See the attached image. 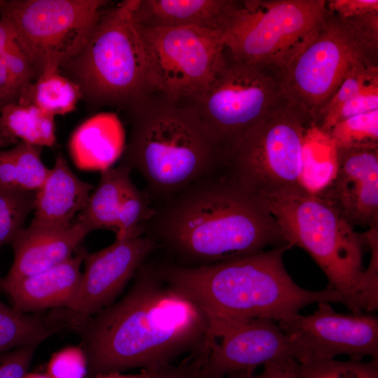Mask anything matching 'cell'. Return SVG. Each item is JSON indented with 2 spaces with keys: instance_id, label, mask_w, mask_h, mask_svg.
Returning <instances> with one entry per match:
<instances>
[{
  "instance_id": "obj_1",
  "label": "cell",
  "mask_w": 378,
  "mask_h": 378,
  "mask_svg": "<svg viewBox=\"0 0 378 378\" xmlns=\"http://www.w3.org/2000/svg\"><path fill=\"white\" fill-rule=\"evenodd\" d=\"M94 377L141 368L155 370L198 355L214 336L206 312L144 262L127 293L75 330Z\"/></svg>"
},
{
  "instance_id": "obj_2",
  "label": "cell",
  "mask_w": 378,
  "mask_h": 378,
  "mask_svg": "<svg viewBox=\"0 0 378 378\" xmlns=\"http://www.w3.org/2000/svg\"><path fill=\"white\" fill-rule=\"evenodd\" d=\"M154 207L144 234L177 265L206 266L289 244L274 217L218 171Z\"/></svg>"
},
{
  "instance_id": "obj_3",
  "label": "cell",
  "mask_w": 378,
  "mask_h": 378,
  "mask_svg": "<svg viewBox=\"0 0 378 378\" xmlns=\"http://www.w3.org/2000/svg\"><path fill=\"white\" fill-rule=\"evenodd\" d=\"M291 247L284 244L202 267L169 262L155 267L172 288L220 317L279 322L311 304L342 303L340 294L329 286L309 290L294 282L283 262L284 253Z\"/></svg>"
},
{
  "instance_id": "obj_4",
  "label": "cell",
  "mask_w": 378,
  "mask_h": 378,
  "mask_svg": "<svg viewBox=\"0 0 378 378\" xmlns=\"http://www.w3.org/2000/svg\"><path fill=\"white\" fill-rule=\"evenodd\" d=\"M127 114L121 162L141 175L153 206L220 169L222 151L192 104L151 93Z\"/></svg>"
},
{
  "instance_id": "obj_5",
  "label": "cell",
  "mask_w": 378,
  "mask_h": 378,
  "mask_svg": "<svg viewBox=\"0 0 378 378\" xmlns=\"http://www.w3.org/2000/svg\"><path fill=\"white\" fill-rule=\"evenodd\" d=\"M139 0L107 7L78 52L59 72L92 107L129 113L152 92L144 43L134 20Z\"/></svg>"
},
{
  "instance_id": "obj_6",
  "label": "cell",
  "mask_w": 378,
  "mask_h": 378,
  "mask_svg": "<svg viewBox=\"0 0 378 378\" xmlns=\"http://www.w3.org/2000/svg\"><path fill=\"white\" fill-rule=\"evenodd\" d=\"M314 118L285 97L226 153L219 169L254 198L310 190L304 181Z\"/></svg>"
},
{
  "instance_id": "obj_7",
  "label": "cell",
  "mask_w": 378,
  "mask_h": 378,
  "mask_svg": "<svg viewBox=\"0 0 378 378\" xmlns=\"http://www.w3.org/2000/svg\"><path fill=\"white\" fill-rule=\"evenodd\" d=\"M275 219L291 246L314 260L353 314H360L358 288L368 233L360 234L311 190L255 199Z\"/></svg>"
},
{
  "instance_id": "obj_8",
  "label": "cell",
  "mask_w": 378,
  "mask_h": 378,
  "mask_svg": "<svg viewBox=\"0 0 378 378\" xmlns=\"http://www.w3.org/2000/svg\"><path fill=\"white\" fill-rule=\"evenodd\" d=\"M360 65H378V13L342 18L328 10L314 38L281 72L283 94L316 121L346 75Z\"/></svg>"
},
{
  "instance_id": "obj_9",
  "label": "cell",
  "mask_w": 378,
  "mask_h": 378,
  "mask_svg": "<svg viewBox=\"0 0 378 378\" xmlns=\"http://www.w3.org/2000/svg\"><path fill=\"white\" fill-rule=\"evenodd\" d=\"M327 13L326 0H235L222 40L235 60L281 74L312 41Z\"/></svg>"
},
{
  "instance_id": "obj_10",
  "label": "cell",
  "mask_w": 378,
  "mask_h": 378,
  "mask_svg": "<svg viewBox=\"0 0 378 378\" xmlns=\"http://www.w3.org/2000/svg\"><path fill=\"white\" fill-rule=\"evenodd\" d=\"M109 4L106 0H0V20L11 30L37 80L59 71L78 52Z\"/></svg>"
},
{
  "instance_id": "obj_11",
  "label": "cell",
  "mask_w": 378,
  "mask_h": 378,
  "mask_svg": "<svg viewBox=\"0 0 378 378\" xmlns=\"http://www.w3.org/2000/svg\"><path fill=\"white\" fill-rule=\"evenodd\" d=\"M276 69L233 59L223 64L207 88L189 104L197 111L224 158L231 147L284 97Z\"/></svg>"
},
{
  "instance_id": "obj_12",
  "label": "cell",
  "mask_w": 378,
  "mask_h": 378,
  "mask_svg": "<svg viewBox=\"0 0 378 378\" xmlns=\"http://www.w3.org/2000/svg\"><path fill=\"white\" fill-rule=\"evenodd\" d=\"M138 29L152 92L168 99L190 103L223 63L225 48L219 34L191 28Z\"/></svg>"
},
{
  "instance_id": "obj_13",
  "label": "cell",
  "mask_w": 378,
  "mask_h": 378,
  "mask_svg": "<svg viewBox=\"0 0 378 378\" xmlns=\"http://www.w3.org/2000/svg\"><path fill=\"white\" fill-rule=\"evenodd\" d=\"M207 314L214 337L200 358L202 369L209 377L253 373L259 366L285 358L301 361L299 349L278 322L264 318L233 319Z\"/></svg>"
},
{
  "instance_id": "obj_14",
  "label": "cell",
  "mask_w": 378,
  "mask_h": 378,
  "mask_svg": "<svg viewBox=\"0 0 378 378\" xmlns=\"http://www.w3.org/2000/svg\"><path fill=\"white\" fill-rule=\"evenodd\" d=\"M279 326L299 349L302 359H334L340 355L350 359L378 358V318L368 314L336 312L330 302L318 303L307 316L300 313Z\"/></svg>"
},
{
  "instance_id": "obj_15",
  "label": "cell",
  "mask_w": 378,
  "mask_h": 378,
  "mask_svg": "<svg viewBox=\"0 0 378 378\" xmlns=\"http://www.w3.org/2000/svg\"><path fill=\"white\" fill-rule=\"evenodd\" d=\"M158 248L150 237L134 234L115 238L99 251L87 252L77 293L67 309L86 319L112 304Z\"/></svg>"
},
{
  "instance_id": "obj_16",
  "label": "cell",
  "mask_w": 378,
  "mask_h": 378,
  "mask_svg": "<svg viewBox=\"0 0 378 378\" xmlns=\"http://www.w3.org/2000/svg\"><path fill=\"white\" fill-rule=\"evenodd\" d=\"M334 153V176L314 192L353 227H378V146Z\"/></svg>"
},
{
  "instance_id": "obj_17",
  "label": "cell",
  "mask_w": 378,
  "mask_h": 378,
  "mask_svg": "<svg viewBox=\"0 0 378 378\" xmlns=\"http://www.w3.org/2000/svg\"><path fill=\"white\" fill-rule=\"evenodd\" d=\"M90 233L75 218L69 225L57 226L32 222L24 227L10 243L14 258L3 279L15 281L31 276L71 258Z\"/></svg>"
},
{
  "instance_id": "obj_18",
  "label": "cell",
  "mask_w": 378,
  "mask_h": 378,
  "mask_svg": "<svg viewBox=\"0 0 378 378\" xmlns=\"http://www.w3.org/2000/svg\"><path fill=\"white\" fill-rule=\"evenodd\" d=\"M87 251L80 248L69 260L42 272L15 281L0 278V291L22 313L67 308L81 280V265Z\"/></svg>"
},
{
  "instance_id": "obj_19",
  "label": "cell",
  "mask_w": 378,
  "mask_h": 378,
  "mask_svg": "<svg viewBox=\"0 0 378 378\" xmlns=\"http://www.w3.org/2000/svg\"><path fill=\"white\" fill-rule=\"evenodd\" d=\"M235 0H139L134 20L139 28H191L219 34Z\"/></svg>"
},
{
  "instance_id": "obj_20",
  "label": "cell",
  "mask_w": 378,
  "mask_h": 378,
  "mask_svg": "<svg viewBox=\"0 0 378 378\" xmlns=\"http://www.w3.org/2000/svg\"><path fill=\"white\" fill-rule=\"evenodd\" d=\"M94 187L80 179L66 160L57 156L41 188L35 192L32 222L69 225L84 209Z\"/></svg>"
},
{
  "instance_id": "obj_21",
  "label": "cell",
  "mask_w": 378,
  "mask_h": 378,
  "mask_svg": "<svg viewBox=\"0 0 378 378\" xmlns=\"http://www.w3.org/2000/svg\"><path fill=\"white\" fill-rule=\"evenodd\" d=\"M122 122L114 113H100L79 125L72 134L69 151L83 171L103 172L121 158L126 145Z\"/></svg>"
},
{
  "instance_id": "obj_22",
  "label": "cell",
  "mask_w": 378,
  "mask_h": 378,
  "mask_svg": "<svg viewBox=\"0 0 378 378\" xmlns=\"http://www.w3.org/2000/svg\"><path fill=\"white\" fill-rule=\"evenodd\" d=\"M76 325V316L66 308L22 313L0 301V355L22 346H37L63 330H74Z\"/></svg>"
},
{
  "instance_id": "obj_23",
  "label": "cell",
  "mask_w": 378,
  "mask_h": 378,
  "mask_svg": "<svg viewBox=\"0 0 378 378\" xmlns=\"http://www.w3.org/2000/svg\"><path fill=\"white\" fill-rule=\"evenodd\" d=\"M132 171L121 162L101 172L97 187L91 192L84 209L76 217L90 232L99 229L115 232L124 195L132 182Z\"/></svg>"
},
{
  "instance_id": "obj_24",
  "label": "cell",
  "mask_w": 378,
  "mask_h": 378,
  "mask_svg": "<svg viewBox=\"0 0 378 378\" xmlns=\"http://www.w3.org/2000/svg\"><path fill=\"white\" fill-rule=\"evenodd\" d=\"M20 142L40 147L54 146L55 116L34 105L10 102L0 106V146Z\"/></svg>"
},
{
  "instance_id": "obj_25",
  "label": "cell",
  "mask_w": 378,
  "mask_h": 378,
  "mask_svg": "<svg viewBox=\"0 0 378 378\" xmlns=\"http://www.w3.org/2000/svg\"><path fill=\"white\" fill-rule=\"evenodd\" d=\"M80 99L78 85L57 71L44 73L36 81L21 89L15 102L34 105L55 116L74 111Z\"/></svg>"
},
{
  "instance_id": "obj_26",
  "label": "cell",
  "mask_w": 378,
  "mask_h": 378,
  "mask_svg": "<svg viewBox=\"0 0 378 378\" xmlns=\"http://www.w3.org/2000/svg\"><path fill=\"white\" fill-rule=\"evenodd\" d=\"M42 147L24 142L8 150H0V184L28 192H36L50 169L42 162Z\"/></svg>"
},
{
  "instance_id": "obj_27",
  "label": "cell",
  "mask_w": 378,
  "mask_h": 378,
  "mask_svg": "<svg viewBox=\"0 0 378 378\" xmlns=\"http://www.w3.org/2000/svg\"><path fill=\"white\" fill-rule=\"evenodd\" d=\"M35 192L0 184V248L10 244L24 228L27 217L34 209Z\"/></svg>"
},
{
  "instance_id": "obj_28",
  "label": "cell",
  "mask_w": 378,
  "mask_h": 378,
  "mask_svg": "<svg viewBox=\"0 0 378 378\" xmlns=\"http://www.w3.org/2000/svg\"><path fill=\"white\" fill-rule=\"evenodd\" d=\"M334 148L378 146V110L349 118L326 134Z\"/></svg>"
},
{
  "instance_id": "obj_29",
  "label": "cell",
  "mask_w": 378,
  "mask_h": 378,
  "mask_svg": "<svg viewBox=\"0 0 378 378\" xmlns=\"http://www.w3.org/2000/svg\"><path fill=\"white\" fill-rule=\"evenodd\" d=\"M299 374L300 378H378V358L367 362L310 360L299 363Z\"/></svg>"
},
{
  "instance_id": "obj_30",
  "label": "cell",
  "mask_w": 378,
  "mask_h": 378,
  "mask_svg": "<svg viewBox=\"0 0 378 378\" xmlns=\"http://www.w3.org/2000/svg\"><path fill=\"white\" fill-rule=\"evenodd\" d=\"M378 110V82L355 97L325 113L317 121L318 129L326 134L336 123L349 118Z\"/></svg>"
},
{
  "instance_id": "obj_31",
  "label": "cell",
  "mask_w": 378,
  "mask_h": 378,
  "mask_svg": "<svg viewBox=\"0 0 378 378\" xmlns=\"http://www.w3.org/2000/svg\"><path fill=\"white\" fill-rule=\"evenodd\" d=\"M378 82V65L358 66L346 75L328 102L318 113L317 121L325 113L337 107L362 90Z\"/></svg>"
},
{
  "instance_id": "obj_32",
  "label": "cell",
  "mask_w": 378,
  "mask_h": 378,
  "mask_svg": "<svg viewBox=\"0 0 378 378\" xmlns=\"http://www.w3.org/2000/svg\"><path fill=\"white\" fill-rule=\"evenodd\" d=\"M89 372L88 361L80 346H70L50 357L46 374L50 378H85Z\"/></svg>"
},
{
  "instance_id": "obj_33",
  "label": "cell",
  "mask_w": 378,
  "mask_h": 378,
  "mask_svg": "<svg viewBox=\"0 0 378 378\" xmlns=\"http://www.w3.org/2000/svg\"><path fill=\"white\" fill-rule=\"evenodd\" d=\"M377 230V227H373L367 232L372 252L369 267L364 270L358 288V301L361 312H372L378 308Z\"/></svg>"
},
{
  "instance_id": "obj_34",
  "label": "cell",
  "mask_w": 378,
  "mask_h": 378,
  "mask_svg": "<svg viewBox=\"0 0 378 378\" xmlns=\"http://www.w3.org/2000/svg\"><path fill=\"white\" fill-rule=\"evenodd\" d=\"M5 61L10 78L18 95L21 89L36 80V76L31 63L14 37L6 48Z\"/></svg>"
},
{
  "instance_id": "obj_35",
  "label": "cell",
  "mask_w": 378,
  "mask_h": 378,
  "mask_svg": "<svg viewBox=\"0 0 378 378\" xmlns=\"http://www.w3.org/2000/svg\"><path fill=\"white\" fill-rule=\"evenodd\" d=\"M36 346H25L0 355V378H23L28 372Z\"/></svg>"
},
{
  "instance_id": "obj_36",
  "label": "cell",
  "mask_w": 378,
  "mask_h": 378,
  "mask_svg": "<svg viewBox=\"0 0 378 378\" xmlns=\"http://www.w3.org/2000/svg\"><path fill=\"white\" fill-rule=\"evenodd\" d=\"M13 37L10 28L0 20V106L15 102L18 96L5 61L6 48Z\"/></svg>"
},
{
  "instance_id": "obj_37",
  "label": "cell",
  "mask_w": 378,
  "mask_h": 378,
  "mask_svg": "<svg viewBox=\"0 0 378 378\" xmlns=\"http://www.w3.org/2000/svg\"><path fill=\"white\" fill-rule=\"evenodd\" d=\"M239 374H233L224 378H239ZM149 378H211L204 372L201 361L196 356H189L183 363L176 365L152 370Z\"/></svg>"
},
{
  "instance_id": "obj_38",
  "label": "cell",
  "mask_w": 378,
  "mask_h": 378,
  "mask_svg": "<svg viewBox=\"0 0 378 378\" xmlns=\"http://www.w3.org/2000/svg\"><path fill=\"white\" fill-rule=\"evenodd\" d=\"M327 8L342 18H354L378 13L377 0H329Z\"/></svg>"
},
{
  "instance_id": "obj_39",
  "label": "cell",
  "mask_w": 378,
  "mask_h": 378,
  "mask_svg": "<svg viewBox=\"0 0 378 378\" xmlns=\"http://www.w3.org/2000/svg\"><path fill=\"white\" fill-rule=\"evenodd\" d=\"M263 367L262 372L258 375L241 372L239 378H300L299 362L293 358L278 360Z\"/></svg>"
},
{
  "instance_id": "obj_40",
  "label": "cell",
  "mask_w": 378,
  "mask_h": 378,
  "mask_svg": "<svg viewBox=\"0 0 378 378\" xmlns=\"http://www.w3.org/2000/svg\"><path fill=\"white\" fill-rule=\"evenodd\" d=\"M152 370H141L139 373L136 374H123L122 372H109L105 374H99L94 376L93 378H149Z\"/></svg>"
},
{
  "instance_id": "obj_41",
  "label": "cell",
  "mask_w": 378,
  "mask_h": 378,
  "mask_svg": "<svg viewBox=\"0 0 378 378\" xmlns=\"http://www.w3.org/2000/svg\"><path fill=\"white\" fill-rule=\"evenodd\" d=\"M23 378H50L46 373L27 372Z\"/></svg>"
}]
</instances>
